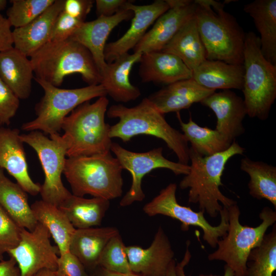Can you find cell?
<instances>
[{
  "label": "cell",
  "mask_w": 276,
  "mask_h": 276,
  "mask_svg": "<svg viewBox=\"0 0 276 276\" xmlns=\"http://www.w3.org/2000/svg\"><path fill=\"white\" fill-rule=\"evenodd\" d=\"M245 149L236 141L226 150L203 156L191 147L189 172L179 182V188L189 189L188 202L198 204L200 211L211 217H217L223 206L228 207L237 202L220 191L221 177L227 162L234 156L242 155Z\"/></svg>",
  "instance_id": "cell-1"
},
{
  "label": "cell",
  "mask_w": 276,
  "mask_h": 276,
  "mask_svg": "<svg viewBox=\"0 0 276 276\" xmlns=\"http://www.w3.org/2000/svg\"><path fill=\"white\" fill-rule=\"evenodd\" d=\"M109 118H118L119 122L110 126L109 136L123 142L139 135L153 136L164 141L176 155L179 163L188 165L190 162L188 142L182 133L173 128L148 98L137 105L128 107L122 104L112 105L107 110Z\"/></svg>",
  "instance_id": "cell-2"
},
{
  "label": "cell",
  "mask_w": 276,
  "mask_h": 276,
  "mask_svg": "<svg viewBox=\"0 0 276 276\" xmlns=\"http://www.w3.org/2000/svg\"><path fill=\"white\" fill-rule=\"evenodd\" d=\"M195 17L206 52V59L243 65L245 34L224 3L195 0Z\"/></svg>",
  "instance_id": "cell-3"
},
{
  "label": "cell",
  "mask_w": 276,
  "mask_h": 276,
  "mask_svg": "<svg viewBox=\"0 0 276 276\" xmlns=\"http://www.w3.org/2000/svg\"><path fill=\"white\" fill-rule=\"evenodd\" d=\"M34 78L59 87L65 77L80 74L89 85L101 84L102 77L89 51L69 39L50 41L30 57Z\"/></svg>",
  "instance_id": "cell-4"
},
{
  "label": "cell",
  "mask_w": 276,
  "mask_h": 276,
  "mask_svg": "<svg viewBox=\"0 0 276 276\" xmlns=\"http://www.w3.org/2000/svg\"><path fill=\"white\" fill-rule=\"evenodd\" d=\"M121 165L110 151L66 159L63 173L72 194L90 195L108 200L122 196L123 179Z\"/></svg>",
  "instance_id": "cell-5"
},
{
  "label": "cell",
  "mask_w": 276,
  "mask_h": 276,
  "mask_svg": "<svg viewBox=\"0 0 276 276\" xmlns=\"http://www.w3.org/2000/svg\"><path fill=\"white\" fill-rule=\"evenodd\" d=\"M108 104L106 96L99 97L93 103L85 102L63 119L61 129L68 144L67 157L111 151L110 125L105 121Z\"/></svg>",
  "instance_id": "cell-6"
},
{
  "label": "cell",
  "mask_w": 276,
  "mask_h": 276,
  "mask_svg": "<svg viewBox=\"0 0 276 276\" xmlns=\"http://www.w3.org/2000/svg\"><path fill=\"white\" fill-rule=\"evenodd\" d=\"M243 65L242 90L247 115L265 120L276 98V65L263 56L259 37L251 31L245 34Z\"/></svg>",
  "instance_id": "cell-7"
},
{
  "label": "cell",
  "mask_w": 276,
  "mask_h": 276,
  "mask_svg": "<svg viewBox=\"0 0 276 276\" xmlns=\"http://www.w3.org/2000/svg\"><path fill=\"white\" fill-rule=\"evenodd\" d=\"M228 227L217 243V249L210 254V261H221L234 272L244 276L250 251L262 242L268 228L276 222V212L268 206L259 214L261 223L256 227L243 225L239 221L240 211L237 203L227 207Z\"/></svg>",
  "instance_id": "cell-8"
},
{
  "label": "cell",
  "mask_w": 276,
  "mask_h": 276,
  "mask_svg": "<svg viewBox=\"0 0 276 276\" xmlns=\"http://www.w3.org/2000/svg\"><path fill=\"white\" fill-rule=\"evenodd\" d=\"M44 90V95L35 107L36 118L24 123L21 129L26 131L41 130L46 134L58 133L63 119L81 104L91 99L106 96L101 84L66 89L54 86L34 78Z\"/></svg>",
  "instance_id": "cell-9"
},
{
  "label": "cell",
  "mask_w": 276,
  "mask_h": 276,
  "mask_svg": "<svg viewBox=\"0 0 276 276\" xmlns=\"http://www.w3.org/2000/svg\"><path fill=\"white\" fill-rule=\"evenodd\" d=\"M50 136L38 130L20 135L22 142L36 152L43 171L44 180L40 191L41 200L59 206L72 195L61 180L68 144L59 133Z\"/></svg>",
  "instance_id": "cell-10"
},
{
  "label": "cell",
  "mask_w": 276,
  "mask_h": 276,
  "mask_svg": "<svg viewBox=\"0 0 276 276\" xmlns=\"http://www.w3.org/2000/svg\"><path fill=\"white\" fill-rule=\"evenodd\" d=\"M177 185L169 183L159 194L143 207L144 213L150 217L162 215L180 221L181 228L186 231L190 226L200 227L203 231V239L211 247L215 248L219 240L227 232L228 227V211L223 206L220 211V222L217 226L211 225L205 218L204 213L195 212L190 207L178 203L176 192Z\"/></svg>",
  "instance_id": "cell-11"
},
{
  "label": "cell",
  "mask_w": 276,
  "mask_h": 276,
  "mask_svg": "<svg viewBox=\"0 0 276 276\" xmlns=\"http://www.w3.org/2000/svg\"><path fill=\"white\" fill-rule=\"evenodd\" d=\"M110 151L116 155L123 170L128 171L132 176L131 187L121 200V206H127L144 199L145 195L142 190V180L152 170L158 168L167 169L176 175H186L189 172V165L172 162L164 157L162 147L145 152H135L112 142Z\"/></svg>",
  "instance_id": "cell-12"
},
{
  "label": "cell",
  "mask_w": 276,
  "mask_h": 276,
  "mask_svg": "<svg viewBox=\"0 0 276 276\" xmlns=\"http://www.w3.org/2000/svg\"><path fill=\"white\" fill-rule=\"evenodd\" d=\"M48 229L38 222L32 231L22 229L19 243L7 252L16 261L20 276H33L44 269L56 270L59 251L52 245Z\"/></svg>",
  "instance_id": "cell-13"
},
{
  "label": "cell",
  "mask_w": 276,
  "mask_h": 276,
  "mask_svg": "<svg viewBox=\"0 0 276 276\" xmlns=\"http://www.w3.org/2000/svg\"><path fill=\"white\" fill-rule=\"evenodd\" d=\"M170 8L155 21L152 28L134 47L142 54L160 51L195 13L196 4L191 0H168Z\"/></svg>",
  "instance_id": "cell-14"
},
{
  "label": "cell",
  "mask_w": 276,
  "mask_h": 276,
  "mask_svg": "<svg viewBox=\"0 0 276 276\" xmlns=\"http://www.w3.org/2000/svg\"><path fill=\"white\" fill-rule=\"evenodd\" d=\"M125 8L133 12L129 28L117 40L106 43L104 58L110 63L133 49L143 37L148 28L170 8L168 0H156L146 5H136L128 1Z\"/></svg>",
  "instance_id": "cell-15"
},
{
  "label": "cell",
  "mask_w": 276,
  "mask_h": 276,
  "mask_svg": "<svg viewBox=\"0 0 276 276\" xmlns=\"http://www.w3.org/2000/svg\"><path fill=\"white\" fill-rule=\"evenodd\" d=\"M131 271L141 276H166L174 252L169 238L159 226L150 246L146 248L137 245L126 247Z\"/></svg>",
  "instance_id": "cell-16"
},
{
  "label": "cell",
  "mask_w": 276,
  "mask_h": 276,
  "mask_svg": "<svg viewBox=\"0 0 276 276\" xmlns=\"http://www.w3.org/2000/svg\"><path fill=\"white\" fill-rule=\"evenodd\" d=\"M133 16V12L124 7L112 16H101L92 21H84L68 39L79 43L89 51L102 76L107 66L104 50L110 32L121 22L132 19Z\"/></svg>",
  "instance_id": "cell-17"
},
{
  "label": "cell",
  "mask_w": 276,
  "mask_h": 276,
  "mask_svg": "<svg viewBox=\"0 0 276 276\" xmlns=\"http://www.w3.org/2000/svg\"><path fill=\"white\" fill-rule=\"evenodd\" d=\"M20 131L0 125V168L5 169L27 193L36 196L41 185L35 182L28 172V164Z\"/></svg>",
  "instance_id": "cell-18"
},
{
  "label": "cell",
  "mask_w": 276,
  "mask_h": 276,
  "mask_svg": "<svg viewBox=\"0 0 276 276\" xmlns=\"http://www.w3.org/2000/svg\"><path fill=\"white\" fill-rule=\"evenodd\" d=\"M200 103L215 113L216 131L231 141L245 132L243 121L247 115L243 99L231 90L216 91Z\"/></svg>",
  "instance_id": "cell-19"
},
{
  "label": "cell",
  "mask_w": 276,
  "mask_h": 276,
  "mask_svg": "<svg viewBox=\"0 0 276 276\" xmlns=\"http://www.w3.org/2000/svg\"><path fill=\"white\" fill-rule=\"evenodd\" d=\"M65 0H55L42 14L28 24L12 31L13 47L30 57L49 42Z\"/></svg>",
  "instance_id": "cell-20"
},
{
  "label": "cell",
  "mask_w": 276,
  "mask_h": 276,
  "mask_svg": "<svg viewBox=\"0 0 276 276\" xmlns=\"http://www.w3.org/2000/svg\"><path fill=\"white\" fill-rule=\"evenodd\" d=\"M139 76L143 82L168 85L192 78V71L176 55L156 51L142 54L140 60Z\"/></svg>",
  "instance_id": "cell-21"
},
{
  "label": "cell",
  "mask_w": 276,
  "mask_h": 276,
  "mask_svg": "<svg viewBox=\"0 0 276 276\" xmlns=\"http://www.w3.org/2000/svg\"><path fill=\"white\" fill-rule=\"evenodd\" d=\"M215 91L200 85L190 78L167 85L147 98L165 114L188 109Z\"/></svg>",
  "instance_id": "cell-22"
},
{
  "label": "cell",
  "mask_w": 276,
  "mask_h": 276,
  "mask_svg": "<svg viewBox=\"0 0 276 276\" xmlns=\"http://www.w3.org/2000/svg\"><path fill=\"white\" fill-rule=\"evenodd\" d=\"M142 53L133 52L123 54L110 63L102 75L101 84L107 95L118 102L126 103L137 99L141 95L138 87L130 81L129 75L133 65L139 62Z\"/></svg>",
  "instance_id": "cell-23"
},
{
  "label": "cell",
  "mask_w": 276,
  "mask_h": 276,
  "mask_svg": "<svg viewBox=\"0 0 276 276\" xmlns=\"http://www.w3.org/2000/svg\"><path fill=\"white\" fill-rule=\"evenodd\" d=\"M119 233L115 227L76 229L69 251L83 264L86 270L93 271L98 266L100 257L110 239Z\"/></svg>",
  "instance_id": "cell-24"
},
{
  "label": "cell",
  "mask_w": 276,
  "mask_h": 276,
  "mask_svg": "<svg viewBox=\"0 0 276 276\" xmlns=\"http://www.w3.org/2000/svg\"><path fill=\"white\" fill-rule=\"evenodd\" d=\"M33 74L30 59L14 47L0 53V79L19 99L30 96Z\"/></svg>",
  "instance_id": "cell-25"
},
{
  "label": "cell",
  "mask_w": 276,
  "mask_h": 276,
  "mask_svg": "<svg viewBox=\"0 0 276 276\" xmlns=\"http://www.w3.org/2000/svg\"><path fill=\"white\" fill-rule=\"evenodd\" d=\"M244 73L243 65L206 59L192 71V78L200 85L209 89L241 90Z\"/></svg>",
  "instance_id": "cell-26"
},
{
  "label": "cell",
  "mask_w": 276,
  "mask_h": 276,
  "mask_svg": "<svg viewBox=\"0 0 276 276\" xmlns=\"http://www.w3.org/2000/svg\"><path fill=\"white\" fill-rule=\"evenodd\" d=\"M260 33L261 50L265 58L276 65V0H255L244 7Z\"/></svg>",
  "instance_id": "cell-27"
},
{
  "label": "cell",
  "mask_w": 276,
  "mask_h": 276,
  "mask_svg": "<svg viewBox=\"0 0 276 276\" xmlns=\"http://www.w3.org/2000/svg\"><path fill=\"white\" fill-rule=\"evenodd\" d=\"M161 51L179 57L191 71L206 60L205 48L198 31L195 15L181 28Z\"/></svg>",
  "instance_id": "cell-28"
},
{
  "label": "cell",
  "mask_w": 276,
  "mask_h": 276,
  "mask_svg": "<svg viewBox=\"0 0 276 276\" xmlns=\"http://www.w3.org/2000/svg\"><path fill=\"white\" fill-rule=\"evenodd\" d=\"M0 205L21 228L32 231L37 221L28 202L27 193L10 180L0 168Z\"/></svg>",
  "instance_id": "cell-29"
},
{
  "label": "cell",
  "mask_w": 276,
  "mask_h": 276,
  "mask_svg": "<svg viewBox=\"0 0 276 276\" xmlns=\"http://www.w3.org/2000/svg\"><path fill=\"white\" fill-rule=\"evenodd\" d=\"M109 206V200L106 199L85 198L72 194L58 207L76 229H83L100 225Z\"/></svg>",
  "instance_id": "cell-30"
},
{
  "label": "cell",
  "mask_w": 276,
  "mask_h": 276,
  "mask_svg": "<svg viewBox=\"0 0 276 276\" xmlns=\"http://www.w3.org/2000/svg\"><path fill=\"white\" fill-rule=\"evenodd\" d=\"M31 207L37 222L44 225L53 238L59 255L69 251L76 228L65 214L58 206L42 200L36 201Z\"/></svg>",
  "instance_id": "cell-31"
},
{
  "label": "cell",
  "mask_w": 276,
  "mask_h": 276,
  "mask_svg": "<svg viewBox=\"0 0 276 276\" xmlns=\"http://www.w3.org/2000/svg\"><path fill=\"white\" fill-rule=\"evenodd\" d=\"M240 169L249 177V193L258 200L264 199L276 209V167L245 157L241 160Z\"/></svg>",
  "instance_id": "cell-32"
},
{
  "label": "cell",
  "mask_w": 276,
  "mask_h": 276,
  "mask_svg": "<svg viewBox=\"0 0 276 276\" xmlns=\"http://www.w3.org/2000/svg\"><path fill=\"white\" fill-rule=\"evenodd\" d=\"M176 113L183 134L191 144L190 147L200 155L208 156L224 151L233 142L215 129L200 126L191 116L188 122H183L179 113Z\"/></svg>",
  "instance_id": "cell-33"
},
{
  "label": "cell",
  "mask_w": 276,
  "mask_h": 276,
  "mask_svg": "<svg viewBox=\"0 0 276 276\" xmlns=\"http://www.w3.org/2000/svg\"><path fill=\"white\" fill-rule=\"evenodd\" d=\"M276 270V225L250 252L244 276H272Z\"/></svg>",
  "instance_id": "cell-34"
},
{
  "label": "cell",
  "mask_w": 276,
  "mask_h": 276,
  "mask_svg": "<svg viewBox=\"0 0 276 276\" xmlns=\"http://www.w3.org/2000/svg\"><path fill=\"white\" fill-rule=\"evenodd\" d=\"M55 0H11L7 19L15 28L28 24L47 10Z\"/></svg>",
  "instance_id": "cell-35"
},
{
  "label": "cell",
  "mask_w": 276,
  "mask_h": 276,
  "mask_svg": "<svg viewBox=\"0 0 276 276\" xmlns=\"http://www.w3.org/2000/svg\"><path fill=\"white\" fill-rule=\"evenodd\" d=\"M126 247L120 233L112 237L102 252L98 266L111 272L133 273L130 268Z\"/></svg>",
  "instance_id": "cell-36"
},
{
  "label": "cell",
  "mask_w": 276,
  "mask_h": 276,
  "mask_svg": "<svg viewBox=\"0 0 276 276\" xmlns=\"http://www.w3.org/2000/svg\"><path fill=\"white\" fill-rule=\"evenodd\" d=\"M20 227L0 205V251L7 252L19 243Z\"/></svg>",
  "instance_id": "cell-37"
},
{
  "label": "cell",
  "mask_w": 276,
  "mask_h": 276,
  "mask_svg": "<svg viewBox=\"0 0 276 276\" xmlns=\"http://www.w3.org/2000/svg\"><path fill=\"white\" fill-rule=\"evenodd\" d=\"M19 106V99L0 79V125L8 126Z\"/></svg>",
  "instance_id": "cell-38"
},
{
  "label": "cell",
  "mask_w": 276,
  "mask_h": 276,
  "mask_svg": "<svg viewBox=\"0 0 276 276\" xmlns=\"http://www.w3.org/2000/svg\"><path fill=\"white\" fill-rule=\"evenodd\" d=\"M84 21L62 10L56 20L50 41H61L68 39Z\"/></svg>",
  "instance_id": "cell-39"
},
{
  "label": "cell",
  "mask_w": 276,
  "mask_h": 276,
  "mask_svg": "<svg viewBox=\"0 0 276 276\" xmlns=\"http://www.w3.org/2000/svg\"><path fill=\"white\" fill-rule=\"evenodd\" d=\"M80 261L70 251L60 254L56 272L58 276H89Z\"/></svg>",
  "instance_id": "cell-40"
},
{
  "label": "cell",
  "mask_w": 276,
  "mask_h": 276,
  "mask_svg": "<svg viewBox=\"0 0 276 276\" xmlns=\"http://www.w3.org/2000/svg\"><path fill=\"white\" fill-rule=\"evenodd\" d=\"M94 1L65 0L63 11L66 13L83 21L90 11Z\"/></svg>",
  "instance_id": "cell-41"
},
{
  "label": "cell",
  "mask_w": 276,
  "mask_h": 276,
  "mask_svg": "<svg viewBox=\"0 0 276 276\" xmlns=\"http://www.w3.org/2000/svg\"><path fill=\"white\" fill-rule=\"evenodd\" d=\"M126 0H96V10L98 17L110 16L124 9Z\"/></svg>",
  "instance_id": "cell-42"
},
{
  "label": "cell",
  "mask_w": 276,
  "mask_h": 276,
  "mask_svg": "<svg viewBox=\"0 0 276 276\" xmlns=\"http://www.w3.org/2000/svg\"><path fill=\"white\" fill-rule=\"evenodd\" d=\"M7 18L0 13V53L13 47L12 31Z\"/></svg>",
  "instance_id": "cell-43"
},
{
  "label": "cell",
  "mask_w": 276,
  "mask_h": 276,
  "mask_svg": "<svg viewBox=\"0 0 276 276\" xmlns=\"http://www.w3.org/2000/svg\"><path fill=\"white\" fill-rule=\"evenodd\" d=\"M190 241H187L186 250L182 260L175 265V271L176 276H187L185 272V268L189 263L192 256L189 247ZM199 276H219L214 275L200 274ZM222 276H235L233 271L226 265L224 266V273Z\"/></svg>",
  "instance_id": "cell-44"
},
{
  "label": "cell",
  "mask_w": 276,
  "mask_h": 276,
  "mask_svg": "<svg viewBox=\"0 0 276 276\" xmlns=\"http://www.w3.org/2000/svg\"><path fill=\"white\" fill-rule=\"evenodd\" d=\"M0 276H20L19 269L13 258L0 261Z\"/></svg>",
  "instance_id": "cell-45"
},
{
  "label": "cell",
  "mask_w": 276,
  "mask_h": 276,
  "mask_svg": "<svg viewBox=\"0 0 276 276\" xmlns=\"http://www.w3.org/2000/svg\"><path fill=\"white\" fill-rule=\"evenodd\" d=\"M89 276H141L134 273H121L111 272L104 269V268L98 266Z\"/></svg>",
  "instance_id": "cell-46"
},
{
  "label": "cell",
  "mask_w": 276,
  "mask_h": 276,
  "mask_svg": "<svg viewBox=\"0 0 276 276\" xmlns=\"http://www.w3.org/2000/svg\"><path fill=\"white\" fill-rule=\"evenodd\" d=\"M33 276H58L56 270L44 269L39 271Z\"/></svg>",
  "instance_id": "cell-47"
},
{
  "label": "cell",
  "mask_w": 276,
  "mask_h": 276,
  "mask_svg": "<svg viewBox=\"0 0 276 276\" xmlns=\"http://www.w3.org/2000/svg\"><path fill=\"white\" fill-rule=\"evenodd\" d=\"M175 261L173 260L169 265L166 276H176L175 271Z\"/></svg>",
  "instance_id": "cell-48"
},
{
  "label": "cell",
  "mask_w": 276,
  "mask_h": 276,
  "mask_svg": "<svg viewBox=\"0 0 276 276\" xmlns=\"http://www.w3.org/2000/svg\"><path fill=\"white\" fill-rule=\"evenodd\" d=\"M7 1L6 0H0V11H3L7 6Z\"/></svg>",
  "instance_id": "cell-49"
},
{
  "label": "cell",
  "mask_w": 276,
  "mask_h": 276,
  "mask_svg": "<svg viewBox=\"0 0 276 276\" xmlns=\"http://www.w3.org/2000/svg\"><path fill=\"white\" fill-rule=\"evenodd\" d=\"M3 254L4 253L0 251V261L3 260Z\"/></svg>",
  "instance_id": "cell-50"
}]
</instances>
